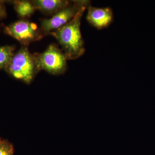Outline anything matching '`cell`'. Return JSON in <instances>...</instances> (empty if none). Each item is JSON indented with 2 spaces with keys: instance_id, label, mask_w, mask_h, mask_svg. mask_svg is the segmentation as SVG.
Returning a JSON list of instances; mask_svg holds the SVG:
<instances>
[{
  "instance_id": "6da1fadb",
  "label": "cell",
  "mask_w": 155,
  "mask_h": 155,
  "mask_svg": "<svg viewBox=\"0 0 155 155\" xmlns=\"http://www.w3.org/2000/svg\"><path fill=\"white\" fill-rule=\"evenodd\" d=\"M85 10L81 11L70 22L50 33L62 47V51L67 60L80 58L85 52L80 28L81 18Z\"/></svg>"
},
{
  "instance_id": "7a4b0ae2",
  "label": "cell",
  "mask_w": 155,
  "mask_h": 155,
  "mask_svg": "<svg viewBox=\"0 0 155 155\" xmlns=\"http://www.w3.org/2000/svg\"><path fill=\"white\" fill-rule=\"evenodd\" d=\"M6 71L16 79L29 84L41 69L34 54L26 47H22L14 54Z\"/></svg>"
},
{
  "instance_id": "3957f363",
  "label": "cell",
  "mask_w": 155,
  "mask_h": 155,
  "mask_svg": "<svg viewBox=\"0 0 155 155\" xmlns=\"http://www.w3.org/2000/svg\"><path fill=\"white\" fill-rule=\"evenodd\" d=\"M90 4V1L86 0L71 1L68 6L58 11L51 18L42 20V33L44 35H50L52 31L71 21L81 11L86 10Z\"/></svg>"
},
{
  "instance_id": "277c9868",
  "label": "cell",
  "mask_w": 155,
  "mask_h": 155,
  "mask_svg": "<svg viewBox=\"0 0 155 155\" xmlns=\"http://www.w3.org/2000/svg\"><path fill=\"white\" fill-rule=\"evenodd\" d=\"M34 54L41 69L50 74L60 75L67 70V58L57 45L51 44L44 52Z\"/></svg>"
},
{
  "instance_id": "5b68a950",
  "label": "cell",
  "mask_w": 155,
  "mask_h": 155,
  "mask_svg": "<svg viewBox=\"0 0 155 155\" xmlns=\"http://www.w3.org/2000/svg\"><path fill=\"white\" fill-rule=\"evenodd\" d=\"M4 31L6 34L16 39L24 47L41 39L44 36L36 24L25 19L18 20L6 26Z\"/></svg>"
},
{
  "instance_id": "8992f818",
  "label": "cell",
  "mask_w": 155,
  "mask_h": 155,
  "mask_svg": "<svg viewBox=\"0 0 155 155\" xmlns=\"http://www.w3.org/2000/svg\"><path fill=\"white\" fill-rule=\"evenodd\" d=\"M87 9V19L95 28L98 29L106 28L113 22L114 14L110 8H98L90 5Z\"/></svg>"
},
{
  "instance_id": "52a82bcc",
  "label": "cell",
  "mask_w": 155,
  "mask_h": 155,
  "mask_svg": "<svg viewBox=\"0 0 155 155\" xmlns=\"http://www.w3.org/2000/svg\"><path fill=\"white\" fill-rule=\"evenodd\" d=\"M37 10L47 15H54L67 7L71 1L66 0H36L32 1Z\"/></svg>"
},
{
  "instance_id": "ba28073f",
  "label": "cell",
  "mask_w": 155,
  "mask_h": 155,
  "mask_svg": "<svg viewBox=\"0 0 155 155\" xmlns=\"http://www.w3.org/2000/svg\"><path fill=\"white\" fill-rule=\"evenodd\" d=\"M14 8L19 17H30L37 10L32 1H13Z\"/></svg>"
},
{
  "instance_id": "9c48e42d",
  "label": "cell",
  "mask_w": 155,
  "mask_h": 155,
  "mask_svg": "<svg viewBox=\"0 0 155 155\" xmlns=\"http://www.w3.org/2000/svg\"><path fill=\"white\" fill-rule=\"evenodd\" d=\"M15 48L12 46L0 47V69H5L10 64L14 54Z\"/></svg>"
},
{
  "instance_id": "30bf717a",
  "label": "cell",
  "mask_w": 155,
  "mask_h": 155,
  "mask_svg": "<svg viewBox=\"0 0 155 155\" xmlns=\"http://www.w3.org/2000/svg\"><path fill=\"white\" fill-rule=\"evenodd\" d=\"M14 147L8 140L0 137V155H14Z\"/></svg>"
},
{
  "instance_id": "8fae6325",
  "label": "cell",
  "mask_w": 155,
  "mask_h": 155,
  "mask_svg": "<svg viewBox=\"0 0 155 155\" xmlns=\"http://www.w3.org/2000/svg\"><path fill=\"white\" fill-rule=\"evenodd\" d=\"M7 16L5 6L4 2L0 1V20L4 19Z\"/></svg>"
}]
</instances>
